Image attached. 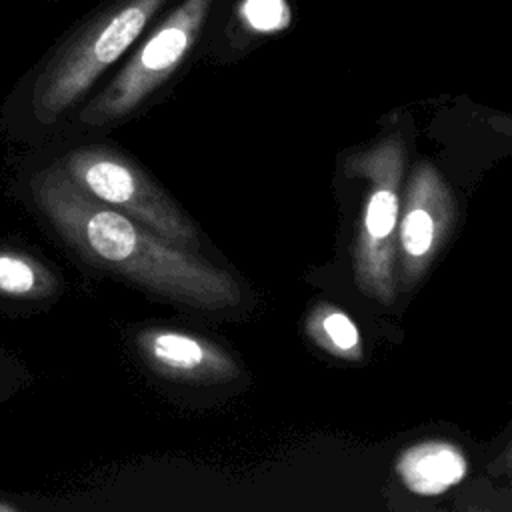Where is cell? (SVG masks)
<instances>
[{
  "label": "cell",
  "mask_w": 512,
  "mask_h": 512,
  "mask_svg": "<svg viewBox=\"0 0 512 512\" xmlns=\"http://www.w3.org/2000/svg\"><path fill=\"white\" fill-rule=\"evenodd\" d=\"M90 198L134 218L158 236L190 248L196 228L178 204L128 156L108 146H78L56 162Z\"/></svg>",
  "instance_id": "cell-4"
},
{
  "label": "cell",
  "mask_w": 512,
  "mask_h": 512,
  "mask_svg": "<svg viewBox=\"0 0 512 512\" xmlns=\"http://www.w3.org/2000/svg\"><path fill=\"white\" fill-rule=\"evenodd\" d=\"M218 0H174L138 38L108 80L76 110L84 128L132 118L184 68L202 42Z\"/></svg>",
  "instance_id": "cell-3"
},
{
  "label": "cell",
  "mask_w": 512,
  "mask_h": 512,
  "mask_svg": "<svg viewBox=\"0 0 512 512\" xmlns=\"http://www.w3.org/2000/svg\"><path fill=\"white\" fill-rule=\"evenodd\" d=\"M364 174L370 190L354 246V276L370 298L392 304L396 298V242L400 222V180L404 176V146L398 136L386 138L350 162Z\"/></svg>",
  "instance_id": "cell-5"
},
{
  "label": "cell",
  "mask_w": 512,
  "mask_h": 512,
  "mask_svg": "<svg viewBox=\"0 0 512 512\" xmlns=\"http://www.w3.org/2000/svg\"><path fill=\"white\" fill-rule=\"evenodd\" d=\"M56 290L54 276L32 256L0 248V296L8 300H40Z\"/></svg>",
  "instance_id": "cell-9"
},
{
  "label": "cell",
  "mask_w": 512,
  "mask_h": 512,
  "mask_svg": "<svg viewBox=\"0 0 512 512\" xmlns=\"http://www.w3.org/2000/svg\"><path fill=\"white\" fill-rule=\"evenodd\" d=\"M30 192L58 236L100 270L194 308L216 310L240 302V288L230 274L90 198L66 178L58 164L36 172Z\"/></svg>",
  "instance_id": "cell-1"
},
{
  "label": "cell",
  "mask_w": 512,
  "mask_h": 512,
  "mask_svg": "<svg viewBox=\"0 0 512 512\" xmlns=\"http://www.w3.org/2000/svg\"><path fill=\"white\" fill-rule=\"evenodd\" d=\"M134 346L156 374L170 380L208 382L236 374L234 360L210 340L164 326L136 332Z\"/></svg>",
  "instance_id": "cell-7"
},
{
  "label": "cell",
  "mask_w": 512,
  "mask_h": 512,
  "mask_svg": "<svg viewBox=\"0 0 512 512\" xmlns=\"http://www.w3.org/2000/svg\"><path fill=\"white\" fill-rule=\"evenodd\" d=\"M12 510H16V506H14L12 502H4V500H0V512H12Z\"/></svg>",
  "instance_id": "cell-11"
},
{
  "label": "cell",
  "mask_w": 512,
  "mask_h": 512,
  "mask_svg": "<svg viewBox=\"0 0 512 512\" xmlns=\"http://www.w3.org/2000/svg\"><path fill=\"white\" fill-rule=\"evenodd\" d=\"M46 2H56V0H46Z\"/></svg>",
  "instance_id": "cell-12"
},
{
  "label": "cell",
  "mask_w": 512,
  "mask_h": 512,
  "mask_svg": "<svg viewBox=\"0 0 512 512\" xmlns=\"http://www.w3.org/2000/svg\"><path fill=\"white\" fill-rule=\"evenodd\" d=\"M174 0H100L48 48L22 82L38 124L76 112Z\"/></svg>",
  "instance_id": "cell-2"
},
{
  "label": "cell",
  "mask_w": 512,
  "mask_h": 512,
  "mask_svg": "<svg viewBox=\"0 0 512 512\" xmlns=\"http://www.w3.org/2000/svg\"><path fill=\"white\" fill-rule=\"evenodd\" d=\"M308 336L328 354L342 360L362 358V336L352 318L334 304H318L306 320Z\"/></svg>",
  "instance_id": "cell-10"
},
{
  "label": "cell",
  "mask_w": 512,
  "mask_h": 512,
  "mask_svg": "<svg viewBox=\"0 0 512 512\" xmlns=\"http://www.w3.org/2000/svg\"><path fill=\"white\" fill-rule=\"evenodd\" d=\"M394 468L404 488L416 496L432 498L464 480L468 460L462 450L450 442L426 440L406 448Z\"/></svg>",
  "instance_id": "cell-8"
},
{
  "label": "cell",
  "mask_w": 512,
  "mask_h": 512,
  "mask_svg": "<svg viewBox=\"0 0 512 512\" xmlns=\"http://www.w3.org/2000/svg\"><path fill=\"white\" fill-rule=\"evenodd\" d=\"M454 224V200L442 174L422 162L414 168L406 188V208L398 222L402 276L418 278L442 248Z\"/></svg>",
  "instance_id": "cell-6"
}]
</instances>
